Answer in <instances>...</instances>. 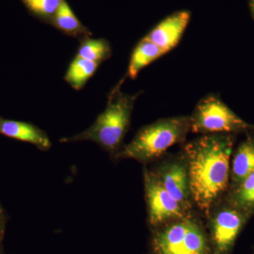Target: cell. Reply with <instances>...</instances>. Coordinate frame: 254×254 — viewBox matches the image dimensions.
I'll return each mask as SVG.
<instances>
[{
  "instance_id": "6da1fadb",
  "label": "cell",
  "mask_w": 254,
  "mask_h": 254,
  "mask_svg": "<svg viewBox=\"0 0 254 254\" xmlns=\"http://www.w3.org/2000/svg\"><path fill=\"white\" fill-rule=\"evenodd\" d=\"M233 134L202 135L183 146L193 204L205 216L228 190Z\"/></svg>"
},
{
  "instance_id": "7a4b0ae2",
  "label": "cell",
  "mask_w": 254,
  "mask_h": 254,
  "mask_svg": "<svg viewBox=\"0 0 254 254\" xmlns=\"http://www.w3.org/2000/svg\"><path fill=\"white\" fill-rule=\"evenodd\" d=\"M120 81L108 96L104 111L100 113L93 125L75 136L64 138L63 143L90 141L99 145L112 158L120 151L130 125L135 103L140 93L128 94L120 90Z\"/></svg>"
},
{
  "instance_id": "3957f363",
  "label": "cell",
  "mask_w": 254,
  "mask_h": 254,
  "mask_svg": "<svg viewBox=\"0 0 254 254\" xmlns=\"http://www.w3.org/2000/svg\"><path fill=\"white\" fill-rule=\"evenodd\" d=\"M190 132V116L159 119L140 128L113 159H133L143 164L150 163L174 145L184 143Z\"/></svg>"
},
{
  "instance_id": "277c9868",
  "label": "cell",
  "mask_w": 254,
  "mask_h": 254,
  "mask_svg": "<svg viewBox=\"0 0 254 254\" xmlns=\"http://www.w3.org/2000/svg\"><path fill=\"white\" fill-rule=\"evenodd\" d=\"M155 229L151 242L155 254H212L210 239L192 211Z\"/></svg>"
},
{
  "instance_id": "5b68a950",
  "label": "cell",
  "mask_w": 254,
  "mask_h": 254,
  "mask_svg": "<svg viewBox=\"0 0 254 254\" xmlns=\"http://www.w3.org/2000/svg\"><path fill=\"white\" fill-rule=\"evenodd\" d=\"M190 132L198 134L247 133L253 125L242 120L218 95L210 93L201 98L190 116Z\"/></svg>"
},
{
  "instance_id": "8992f818",
  "label": "cell",
  "mask_w": 254,
  "mask_h": 254,
  "mask_svg": "<svg viewBox=\"0 0 254 254\" xmlns=\"http://www.w3.org/2000/svg\"><path fill=\"white\" fill-rule=\"evenodd\" d=\"M251 216L225 200L218 201L207 216L212 254H230Z\"/></svg>"
},
{
  "instance_id": "52a82bcc",
  "label": "cell",
  "mask_w": 254,
  "mask_h": 254,
  "mask_svg": "<svg viewBox=\"0 0 254 254\" xmlns=\"http://www.w3.org/2000/svg\"><path fill=\"white\" fill-rule=\"evenodd\" d=\"M143 177L148 220L152 227L160 226L189 213L165 190L151 170L144 167Z\"/></svg>"
},
{
  "instance_id": "ba28073f",
  "label": "cell",
  "mask_w": 254,
  "mask_h": 254,
  "mask_svg": "<svg viewBox=\"0 0 254 254\" xmlns=\"http://www.w3.org/2000/svg\"><path fill=\"white\" fill-rule=\"evenodd\" d=\"M169 193L187 212L192 211L193 201L190 192L188 169L183 155L168 159L151 170Z\"/></svg>"
},
{
  "instance_id": "9c48e42d",
  "label": "cell",
  "mask_w": 254,
  "mask_h": 254,
  "mask_svg": "<svg viewBox=\"0 0 254 254\" xmlns=\"http://www.w3.org/2000/svg\"><path fill=\"white\" fill-rule=\"evenodd\" d=\"M191 17L190 10H179L164 18L145 36L168 53L180 43Z\"/></svg>"
},
{
  "instance_id": "30bf717a",
  "label": "cell",
  "mask_w": 254,
  "mask_h": 254,
  "mask_svg": "<svg viewBox=\"0 0 254 254\" xmlns=\"http://www.w3.org/2000/svg\"><path fill=\"white\" fill-rule=\"evenodd\" d=\"M0 134L36 145L40 150H49L52 144L47 133L36 125L26 122L0 118Z\"/></svg>"
},
{
  "instance_id": "8fae6325",
  "label": "cell",
  "mask_w": 254,
  "mask_h": 254,
  "mask_svg": "<svg viewBox=\"0 0 254 254\" xmlns=\"http://www.w3.org/2000/svg\"><path fill=\"white\" fill-rule=\"evenodd\" d=\"M246 138L234 153L230 166V183L232 188L254 171V128L246 133Z\"/></svg>"
},
{
  "instance_id": "7c38bea8",
  "label": "cell",
  "mask_w": 254,
  "mask_h": 254,
  "mask_svg": "<svg viewBox=\"0 0 254 254\" xmlns=\"http://www.w3.org/2000/svg\"><path fill=\"white\" fill-rule=\"evenodd\" d=\"M50 24L64 34L80 41L92 36L91 31L78 19L66 0L60 5Z\"/></svg>"
},
{
  "instance_id": "4fadbf2b",
  "label": "cell",
  "mask_w": 254,
  "mask_h": 254,
  "mask_svg": "<svg viewBox=\"0 0 254 254\" xmlns=\"http://www.w3.org/2000/svg\"><path fill=\"white\" fill-rule=\"evenodd\" d=\"M165 54L166 53L161 48L144 37L137 43L132 52L127 76L131 79H135L143 68Z\"/></svg>"
},
{
  "instance_id": "5bb4252c",
  "label": "cell",
  "mask_w": 254,
  "mask_h": 254,
  "mask_svg": "<svg viewBox=\"0 0 254 254\" xmlns=\"http://www.w3.org/2000/svg\"><path fill=\"white\" fill-rule=\"evenodd\" d=\"M227 191V202L251 215H254V171Z\"/></svg>"
},
{
  "instance_id": "9a60e30c",
  "label": "cell",
  "mask_w": 254,
  "mask_h": 254,
  "mask_svg": "<svg viewBox=\"0 0 254 254\" xmlns=\"http://www.w3.org/2000/svg\"><path fill=\"white\" fill-rule=\"evenodd\" d=\"M99 64L76 56L70 64L64 80L73 89L79 91L93 76Z\"/></svg>"
},
{
  "instance_id": "2e32d148",
  "label": "cell",
  "mask_w": 254,
  "mask_h": 254,
  "mask_svg": "<svg viewBox=\"0 0 254 254\" xmlns=\"http://www.w3.org/2000/svg\"><path fill=\"white\" fill-rule=\"evenodd\" d=\"M76 56L94 62L103 63L112 55V48L109 42L104 38L94 39L91 37L81 40Z\"/></svg>"
},
{
  "instance_id": "e0dca14e",
  "label": "cell",
  "mask_w": 254,
  "mask_h": 254,
  "mask_svg": "<svg viewBox=\"0 0 254 254\" xmlns=\"http://www.w3.org/2000/svg\"><path fill=\"white\" fill-rule=\"evenodd\" d=\"M28 12L43 22L50 23L64 0H21Z\"/></svg>"
},
{
  "instance_id": "ac0fdd59",
  "label": "cell",
  "mask_w": 254,
  "mask_h": 254,
  "mask_svg": "<svg viewBox=\"0 0 254 254\" xmlns=\"http://www.w3.org/2000/svg\"><path fill=\"white\" fill-rule=\"evenodd\" d=\"M4 223L5 215L4 210H3L2 208H1V205H0V236H1V234H2L3 230H4Z\"/></svg>"
},
{
  "instance_id": "d6986e66",
  "label": "cell",
  "mask_w": 254,
  "mask_h": 254,
  "mask_svg": "<svg viewBox=\"0 0 254 254\" xmlns=\"http://www.w3.org/2000/svg\"><path fill=\"white\" fill-rule=\"evenodd\" d=\"M249 7L252 17L254 21V0H249Z\"/></svg>"
}]
</instances>
